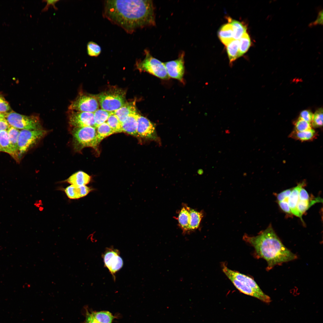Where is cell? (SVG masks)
<instances>
[{"mask_svg": "<svg viewBox=\"0 0 323 323\" xmlns=\"http://www.w3.org/2000/svg\"><path fill=\"white\" fill-rule=\"evenodd\" d=\"M103 16L128 33L156 25L153 3L150 0L105 1Z\"/></svg>", "mask_w": 323, "mask_h": 323, "instance_id": "1", "label": "cell"}, {"mask_svg": "<svg viewBox=\"0 0 323 323\" xmlns=\"http://www.w3.org/2000/svg\"><path fill=\"white\" fill-rule=\"evenodd\" d=\"M243 239L254 247L257 258L263 259L266 261L268 271L275 266L297 258L296 254L283 244L271 224L258 235L250 236L245 235Z\"/></svg>", "mask_w": 323, "mask_h": 323, "instance_id": "2", "label": "cell"}, {"mask_svg": "<svg viewBox=\"0 0 323 323\" xmlns=\"http://www.w3.org/2000/svg\"><path fill=\"white\" fill-rule=\"evenodd\" d=\"M222 266L224 273L240 292L264 302H270V297L263 292L252 278L231 270L225 264H223Z\"/></svg>", "mask_w": 323, "mask_h": 323, "instance_id": "3", "label": "cell"}, {"mask_svg": "<svg viewBox=\"0 0 323 323\" xmlns=\"http://www.w3.org/2000/svg\"><path fill=\"white\" fill-rule=\"evenodd\" d=\"M71 132L74 146L76 150L79 151L86 147L96 149L99 144L95 127H73Z\"/></svg>", "mask_w": 323, "mask_h": 323, "instance_id": "4", "label": "cell"}, {"mask_svg": "<svg viewBox=\"0 0 323 323\" xmlns=\"http://www.w3.org/2000/svg\"><path fill=\"white\" fill-rule=\"evenodd\" d=\"M145 57L142 60L137 63L138 69L142 71L147 72L162 79H167L169 77L167 74L164 63L153 57L149 51H144Z\"/></svg>", "mask_w": 323, "mask_h": 323, "instance_id": "5", "label": "cell"}, {"mask_svg": "<svg viewBox=\"0 0 323 323\" xmlns=\"http://www.w3.org/2000/svg\"><path fill=\"white\" fill-rule=\"evenodd\" d=\"M5 118L10 126L18 129H42L40 120L36 116L23 115L11 111L5 113Z\"/></svg>", "mask_w": 323, "mask_h": 323, "instance_id": "6", "label": "cell"}, {"mask_svg": "<svg viewBox=\"0 0 323 323\" xmlns=\"http://www.w3.org/2000/svg\"><path fill=\"white\" fill-rule=\"evenodd\" d=\"M97 97L101 109L109 112L118 109L125 103V93L120 90H110L103 92Z\"/></svg>", "mask_w": 323, "mask_h": 323, "instance_id": "7", "label": "cell"}, {"mask_svg": "<svg viewBox=\"0 0 323 323\" xmlns=\"http://www.w3.org/2000/svg\"><path fill=\"white\" fill-rule=\"evenodd\" d=\"M43 129L37 130L22 129L18 140L19 156H21L47 134Z\"/></svg>", "mask_w": 323, "mask_h": 323, "instance_id": "8", "label": "cell"}, {"mask_svg": "<svg viewBox=\"0 0 323 323\" xmlns=\"http://www.w3.org/2000/svg\"><path fill=\"white\" fill-rule=\"evenodd\" d=\"M99 107L95 97L81 93L71 101L68 108L69 110L94 113L98 109Z\"/></svg>", "mask_w": 323, "mask_h": 323, "instance_id": "9", "label": "cell"}, {"mask_svg": "<svg viewBox=\"0 0 323 323\" xmlns=\"http://www.w3.org/2000/svg\"><path fill=\"white\" fill-rule=\"evenodd\" d=\"M104 265L111 274L114 280L115 274L123 267V261L120 256L119 251L113 248H107L103 255Z\"/></svg>", "mask_w": 323, "mask_h": 323, "instance_id": "10", "label": "cell"}, {"mask_svg": "<svg viewBox=\"0 0 323 323\" xmlns=\"http://www.w3.org/2000/svg\"><path fill=\"white\" fill-rule=\"evenodd\" d=\"M68 118L69 124L73 127H95L94 113L69 110Z\"/></svg>", "mask_w": 323, "mask_h": 323, "instance_id": "11", "label": "cell"}, {"mask_svg": "<svg viewBox=\"0 0 323 323\" xmlns=\"http://www.w3.org/2000/svg\"><path fill=\"white\" fill-rule=\"evenodd\" d=\"M137 136L156 141L159 139L155 125L140 115L137 120Z\"/></svg>", "mask_w": 323, "mask_h": 323, "instance_id": "12", "label": "cell"}, {"mask_svg": "<svg viewBox=\"0 0 323 323\" xmlns=\"http://www.w3.org/2000/svg\"><path fill=\"white\" fill-rule=\"evenodd\" d=\"M185 53H181L178 58L164 63L169 77L182 81L185 72Z\"/></svg>", "mask_w": 323, "mask_h": 323, "instance_id": "13", "label": "cell"}, {"mask_svg": "<svg viewBox=\"0 0 323 323\" xmlns=\"http://www.w3.org/2000/svg\"><path fill=\"white\" fill-rule=\"evenodd\" d=\"M91 190V189L86 185H71L65 188V192L68 198L75 199L86 196Z\"/></svg>", "mask_w": 323, "mask_h": 323, "instance_id": "14", "label": "cell"}, {"mask_svg": "<svg viewBox=\"0 0 323 323\" xmlns=\"http://www.w3.org/2000/svg\"><path fill=\"white\" fill-rule=\"evenodd\" d=\"M305 185V182L299 183L295 187L293 188L291 193L288 199V203L292 214L300 218L297 209V205L299 200V194L300 189Z\"/></svg>", "mask_w": 323, "mask_h": 323, "instance_id": "15", "label": "cell"}, {"mask_svg": "<svg viewBox=\"0 0 323 323\" xmlns=\"http://www.w3.org/2000/svg\"><path fill=\"white\" fill-rule=\"evenodd\" d=\"M113 112L122 124L130 115L137 112L135 102L125 103L121 107Z\"/></svg>", "mask_w": 323, "mask_h": 323, "instance_id": "16", "label": "cell"}, {"mask_svg": "<svg viewBox=\"0 0 323 323\" xmlns=\"http://www.w3.org/2000/svg\"><path fill=\"white\" fill-rule=\"evenodd\" d=\"M139 114L137 112L130 115L122 123V131L133 135H137V120Z\"/></svg>", "mask_w": 323, "mask_h": 323, "instance_id": "17", "label": "cell"}, {"mask_svg": "<svg viewBox=\"0 0 323 323\" xmlns=\"http://www.w3.org/2000/svg\"><path fill=\"white\" fill-rule=\"evenodd\" d=\"M91 180V177L82 171H79L74 173L67 180L69 183L77 185H86Z\"/></svg>", "mask_w": 323, "mask_h": 323, "instance_id": "18", "label": "cell"}, {"mask_svg": "<svg viewBox=\"0 0 323 323\" xmlns=\"http://www.w3.org/2000/svg\"><path fill=\"white\" fill-rule=\"evenodd\" d=\"M218 35L220 41L226 46L234 39L232 27L229 23L222 25L218 31Z\"/></svg>", "mask_w": 323, "mask_h": 323, "instance_id": "19", "label": "cell"}, {"mask_svg": "<svg viewBox=\"0 0 323 323\" xmlns=\"http://www.w3.org/2000/svg\"><path fill=\"white\" fill-rule=\"evenodd\" d=\"M7 131L10 144L15 156L16 160H17L19 159V156L18 140L20 130L10 126Z\"/></svg>", "mask_w": 323, "mask_h": 323, "instance_id": "20", "label": "cell"}, {"mask_svg": "<svg viewBox=\"0 0 323 323\" xmlns=\"http://www.w3.org/2000/svg\"><path fill=\"white\" fill-rule=\"evenodd\" d=\"M178 220L180 227L184 232L191 230L190 215L188 207H183L179 213Z\"/></svg>", "mask_w": 323, "mask_h": 323, "instance_id": "21", "label": "cell"}, {"mask_svg": "<svg viewBox=\"0 0 323 323\" xmlns=\"http://www.w3.org/2000/svg\"><path fill=\"white\" fill-rule=\"evenodd\" d=\"M94 320L98 323H112L116 317L108 311H90Z\"/></svg>", "mask_w": 323, "mask_h": 323, "instance_id": "22", "label": "cell"}, {"mask_svg": "<svg viewBox=\"0 0 323 323\" xmlns=\"http://www.w3.org/2000/svg\"><path fill=\"white\" fill-rule=\"evenodd\" d=\"M0 147L1 151L9 154L16 159L7 130L0 131Z\"/></svg>", "mask_w": 323, "mask_h": 323, "instance_id": "23", "label": "cell"}, {"mask_svg": "<svg viewBox=\"0 0 323 323\" xmlns=\"http://www.w3.org/2000/svg\"><path fill=\"white\" fill-rule=\"evenodd\" d=\"M239 45V40L234 39L226 46L230 65H232L233 63L240 57Z\"/></svg>", "mask_w": 323, "mask_h": 323, "instance_id": "24", "label": "cell"}, {"mask_svg": "<svg viewBox=\"0 0 323 323\" xmlns=\"http://www.w3.org/2000/svg\"><path fill=\"white\" fill-rule=\"evenodd\" d=\"M97 140L99 144L106 137L115 133L106 122H104L96 128Z\"/></svg>", "mask_w": 323, "mask_h": 323, "instance_id": "25", "label": "cell"}, {"mask_svg": "<svg viewBox=\"0 0 323 323\" xmlns=\"http://www.w3.org/2000/svg\"><path fill=\"white\" fill-rule=\"evenodd\" d=\"M290 136L301 141H306L313 139L316 136V133L312 129L302 132L294 130L290 134Z\"/></svg>", "mask_w": 323, "mask_h": 323, "instance_id": "26", "label": "cell"}, {"mask_svg": "<svg viewBox=\"0 0 323 323\" xmlns=\"http://www.w3.org/2000/svg\"><path fill=\"white\" fill-rule=\"evenodd\" d=\"M229 23L231 25L233 32L234 38L239 40L242 35L246 33V27L242 22L237 21L229 19Z\"/></svg>", "mask_w": 323, "mask_h": 323, "instance_id": "27", "label": "cell"}, {"mask_svg": "<svg viewBox=\"0 0 323 323\" xmlns=\"http://www.w3.org/2000/svg\"><path fill=\"white\" fill-rule=\"evenodd\" d=\"M321 199L320 198H314L313 200H299L297 205V209L299 213L300 218L301 221L303 222L302 219V216L303 214L311 206L315 203L318 202H320Z\"/></svg>", "mask_w": 323, "mask_h": 323, "instance_id": "28", "label": "cell"}, {"mask_svg": "<svg viewBox=\"0 0 323 323\" xmlns=\"http://www.w3.org/2000/svg\"><path fill=\"white\" fill-rule=\"evenodd\" d=\"M190 215V226L191 230H195L199 226L203 215L199 212L188 207Z\"/></svg>", "mask_w": 323, "mask_h": 323, "instance_id": "29", "label": "cell"}, {"mask_svg": "<svg viewBox=\"0 0 323 323\" xmlns=\"http://www.w3.org/2000/svg\"><path fill=\"white\" fill-rule=\"evenodd\" d=\"M103 109H98L94 112L95 127L105 122L109 116L112 113Z\"/></svg>", "mask_w": 323, "mask_h": 323, "instance_id": "30", "label": "cell"}, {"mask_svg": "<svg viewBox=\"0 0 323 323\" xmlns=\"http://www.w3.org/2000/svg\"><path fill=\"white\" fill-rule=\"evenodd\" d=\"M239 41V51L240 57L247 51L251 45V42L249 36L247 33L242 35Z\"/></svg>", "mask_w": 323, "mask_h": 323, "instance_id": "31", "label": "cell"}, {"mask_svg": "<svg viewBox=\"0 0 323 323\" xmlns=\"http://www.w3.org/2000/svg\"><path fill=\"white\" fill-rule=\"evenodd\" d=\"M106 123L115 133L123 132L121 124L113 112L109 116Z\"/></svg>", "mask_w": 323, "mask_h": 323, "instance_id": "32", "label": "cell"}, {"mask_svg": "<svg viewBox=\"0 0 323 323\" xmlns=\"http://www.w3.org/2000/svg\"><path fill=\"white\" fill-rule=\"evenodd\" d=\"M87 52L88 55L91 57H97L101 53V49L100 47L96 43L90 41L87 45Z\"/></svg>", "mask_w": 323, "mask_h": 323, "instance_id": "33", "label": "cell"}, {"mask_svg": "<svg viewBox=\"0 0 323 323\" xmlns=\"http://www.w3.org/2000/svg\"><path fill=\"white\" fill-rule=\"evenodd\" d=\"M323 125V109L321 108L317 110L313 115L312 125L314 127H321Z\"/></svg>", "mask_w": 323, "mask_h": 323, "instance_id": "34", "label": "cell"}, {"mask_svg": "<svg viewBox=\"0 0 323 323\" xmlns=\"http://www.w3.org/2000/svg\"><path fill=\"white\" fill-rule=\"evenodd\" d=\"M310 123L298 118L295 124L294 130L302 132L311 129Z\"/></svg>", "mask_w": 323, "mask_h": 323, "instance_id": "35", "label": "cell"}, {"mask_svg": "<svg viewBox=\"0 0 323 323\" xmlns=\"http://www.w3.org/2000/svg\"><path fill=\"white\" fill-rule=\"evenodd\" d=\"M10 108L8 103L0 95V112L5 113L9 112Z\"/></svg>", "mask_w": 323, "mask_h": 323, "instance_id": "36", "label": "cell"}, {"mask_svg": "<svg viewBox=\"0 0 323 323\" xmlns=\"http://www.w3.org/2000/svg\"><path fill=\"white\" fill-rule=\"evenodd\" d=\"M313 115V114L310 110H305L301 112L299 118L310 123L312 121Z\"/></svg>", "mask_w": 323, "mask_h": 323, "instance_id": "37", "label": "cell"}, {"mask_svg": "<svg viewBox=\"0 0 323 323\" xmlns=\"http://www.w3.org/2000/svg\"><path fill=\"white\" fill-rule=\"evenodd\" d=\"M292 189L293 188L286 189L277 194L276 196L278 202L282 201L288 199Z\"/></svg>", "mask_w": 323, "mask_h": 323, "instance_id": "38", "label": "cell"}, {"mask_svg": "<svg viewBox=\"0 0 323 323\" xmlns=\"http://www.w3.org/2000/svg\"><path fill=\"white\" fill-rule=\"evenodd\" d=\"M278 204L281 209L284 212L289 214L292 212L288 203V199L283 201L278 202Z\"/></svg>", "mask_w": 323, "mask_h": 323, "instance_id": "39", "label": "cell"}, {"mask_svg": "<svg viewBox=\"0 0 323 323\" xmlns=\"http://www.w3.org/2000/svg\"><path fill=\"white\" fill-rule=\"evenodd\" d=\"M323 24V10H320L318 13L316 19L314 22H312L309 25V27H312L317 25Z\"/></svg>", "mask_w": 323, "mask_h": 323, "instance_id": "40", "label": "cell"}, {"mask_svg": "<svg viewBox=\"0 0 323 323\" xmlns=\"http://www.w3.org/2000/svg\"><path fill=\"white\" fill-rule=\"evenodd\" d=\"M299 200H309L310 197L308 194L303 187L299 191Z\"/></svg>", "mask_w": 323, "mask_h": 323, "instance_id": "41", "label": "cell"}, {"mask_svg": "<svg viewBox=\"0 0 323 323\" xmlns=\"http://www.w3.org/2000/svg\"><path fill=\"white\" fill-rule=\"evenodd\" d=\"M59 1V0H45L43 1V2H46L47 4L45 6L42 10V11L44 12L47 11L49 7L51 6H52L55 10H57V8L55 6V4Z\"/></svg>", "mask_w": 323, "mask_h": 323, "instance_id": "42", "label": "cell"}, {"mask_svg": "<svg viewBox=\"0 0 323 323\" xmlns=\"http://www.w3.org/2000/svg\"><path fill=\"white\" fill-rule=\"evenodd\" d=\"M86 319L83 323H98L96 322L92 316L90 312L86 308Z\"/></svg>", "mask_w": 323, "mask_h": 323, "instance_id": "43", "label": "cell"}, {"mask_svg": "<svg viewBox=\"0 0 323 323\" xmlns=\"http://www.w3.org/2000/svg\"><path fill=\"white\" fill-rule=\"evenodd\" d=\"M10 126L5 118L0 120V131L7 130Z\"/></svg>", "mask_w": 323, "mask_h": 323, "instance_id": "44", "label": "cell"}, {"mask_svg": "<svg viewBox=\"0 0 323 323\" xmlns=\"http://www.w3.org/2000/svg\"><path fill=\"white\" fill-rule=\"evenodd\" d=\"M5 118V113L0 112V120Z\"/></svg>", "mask_w": 323, "mask_h": 323, "instance_id": "45", "label": "cell"}, {"mask_svg": "<svg viewBox=\"0 0 323 323\" xmlns=\"http://www.w3.org/2000/svg\"><path fill=\"white\" fill-rule=\"evenodd\" d=\"M0 151H1L0 147Z\"/></svg>", "mask_w": 323, "mask_h": 323, "instance_id": "46", "label": "cell"}]
</instances>
